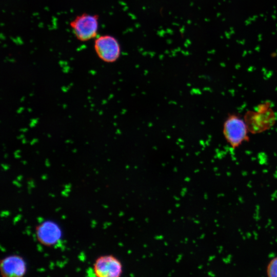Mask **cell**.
Instances as JSON below:
<instances>
[{
	"label": "cell",
	"mask_w": 277,
	"mask_h": 277,
	"mask_svg": "<svg viewBox=\"0 0 277 277\" xmlns=\"http://www.w3.org/2000/svg\"><path fill=\"white\" fill-rule=\"evenodd\" d=\"M249 129L245 120L235 114H231L225 121L223 133L229 145L233 149L249 139Z\"/></svg>",
	"instance_id": "1"
},
{
	"label": "cell",
	"mask_w": 277,
	"mask_h": 277,
	"mask_svg": "<svg viewBox=\"0 0 277 277\" xmlns=\"http://www.w3.org/2000/svg\"><path fill=\"white\" fill-rule=\"evenodd\" d=\"M70 27L76 38L81 42H87L95 38L98 29V16L87 13L76 16L70 23Z\"/></svg>",
	"instance_id": "2"
},
{
	"label": "cell",
	"mask_w": 277,
	"mask_h": 277,
	"mask_svg": "<svg viewBox=\"0 0 277 277\" xmlns=\"http://www.w3.org/2000/svg\"><path fill=\"white\" fill-rule=\"evenodd\" d=\"M270 106L263 104L246 114L245 121L249 132L259 133L269 129L274 123L275 114Z\"/></svg>",
	"instance_id": "3"
},
{
	"label": "cell",
	"mask_w": 277,
	"mask_h": 277,
	"mask_svg": "<svg viewBox=\"0 0 277 277\" xmlns=\"http://www.w3.org/2000/svg\"><path fill=\"white\" fill-rule=\"evenodd\" d=\"M94 48L98 57L106 63L116 62L121 55L119 42L112 35L99 36L95 39Z\"/></svg>",
	"instance_id": "4"
},
{
	"label": "cell",
	"mask_w": 277,
	"mask_h": 277,
	"mask_svg": "<svg viewBox=\"0 0 277 277\" xmlns=\"http://www.w3.org/2000/svg\"><path fill=\"white\" fill-rule=\"evenodd\" d=\"M93 269L95 275L98 277H119L123 273L122 262L112 254L98 257L95 261Z\"/></svg>",
	"instance_id": "5"
},
{
	"label": "cell",
	"mask_w": 277,
	"mask_h": 277,
	"mask_svg": "<svg viewBox=\"0 0 277 277\" xmlns=\"http://www.w3.org/2000/svg\"><path fill=\"white\" fill-rule=\"evenodd\" d=\"M36 237L42 244L51 246L57 243L62 237V230L59 226L51 221H47L37 226Z\"/></svg>",
	"instance_id": "6"
},
{
	"label": "cell",
	"mask_w": 277,
	"mask_h": 277,
	"mask_svg": "<svg viewBox=\"0 0 277 277\" xmlns=\"http://www.w3.org/2000/svg\"><path fill=\"white\" fill-rule=\"evenodd\" d=\"M1 272L5 277H20L26 271L24 260L20 256L12 255L7 256L1 262Z\"/></svg>",
	"instance_id": "7"
},
{
	"label": "cell",
	"mask_w": 277,
	"mask_h": 277,
	"mask_svg": "<svg viewBox=\"0 0 277 277\" xmlns=\"http://www.w3.org/2000/svg\"><path fill=\"white\" fill-rule=\"evenodd\" d=\"M266 273L269 277H277V256L272 258L268 263Z\"/></svg>",
	"instance_id": "8"
}]
</instances>
